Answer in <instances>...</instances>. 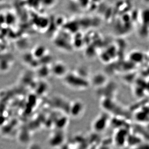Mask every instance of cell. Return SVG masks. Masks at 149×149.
<instances>
[{
	"label": "cell",
	"mask_w": 149,
	"mask_h": 149,
	"mask_svg": "<svg viewBox=\"0 0 149 149\" xmlns=\"http://www.w3.org/2000/svg\"><path fill=\"white\" fill-rule=\"evenodd\" d=\"M65 81L67 84L70 87L76 89L86 88L89 85L88 81L85 78L74 73L67 75Z\"/></svg>",
	"instance_id": "1"
},
{
	"label": "cell",
	"mask_w": 149,
	"mask_h": 149,
	"mask_svg": "<svg viewBox=\"0 0 149 149\" xmlns=\"http://www.w3.org/2000/svg\"><path fill=\"white\" fill-rule=\"evenodd\" d=\"M52 71L57 77H63V75L66 74V66L64 63L61 62L56 63L53 66Z\"/></svg>",
	"instance_id": "2"
}]
</instances>
